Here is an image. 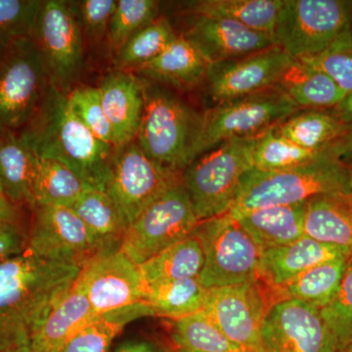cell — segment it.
I'll list each match as a JSON object with an SVG mask.
<instances>
[{
	"instance_id": "6da1fadb",
	"label": "cell",
	"mask_w": 352,
	"mask_h": 352,
	"mask_svg": "<svg viewBox=\"0 0 352 352\" xmlns=\"http://www.w3.org/2000/svg\"><path fill=\"white\" fill-rule=\"evenodd\" d=\"M80 272L29 249L0 263V349L30 344Z\"/></svg>"
},
{
	"instance_id": "7a4b0ae2",
	"label": "cell",
	"mask_w": 352,
	"mask_h": 352,
	"mask_svg": "<svg viewBox=\"0 0 352 352\" xmlns=\"http://www.w3.org/2000/svg\"><path fill=\"white\" fill-rule=\"evenodd\" d=\"M17 133L34 156L59 162L92 188L105 190L113 147L80 122L67 94L50 85L31 120Z\"/></svg>"
},
{
	"instance_id": "3957f363",
	"label": "cell",
	"mask_w": 352,
	"mask_h": 352,
	"mask_svg": "<svg viewBox=\"0 0 352 352\" xmlns=\"http://www.w3.org/2000/svg\"><path fill=\"white\" fill-rule=\"evenodd\" d=\"M351 166L325 150L316 159L280 171L252 168L243 177L231 217L275 206L305 203L317 196L351 193Z\"/></svg>"
},
{
	"instance_id": "277c9868",
	"label": "cell",
	"mask_w": 352,
	"mask_h": 352,
	"mask_svg": "<svg viewBox=\"0 0 352 352\" xmlns=\"http://www.w3.org/2000/svg\"><path fill=\"white\" fill-rule=\"evenodd\" d=\"M143 87L144 111L135 141L153 161L182 173L198 157L203 115L160 85Z\"/></svg>"
},
{
	"instance_id": "5b68a950",
	"label": "cell",
	"mask_w": 352,
	"mask_h": 352,
	"mask_svg": "<svg viewBox=\"0 0 352 352\" xmlns=\"http://www.w3.org/2000/svg\"><path fill=\"white\" fill-rule=\"evenodd\" d=\"M254 138L229 139L183 170L182 182L199 221L227 214L252 166Z\"/></svg>"
},
{
	"instance_id": "8992f818",
	"label": "cell",
	"mask_w": 352,
	"mask_h": 352,
	"mask_svg": "<svg viewBox=\"0 0 352 352\" xmlns=\"http://www.w3.org/2000/svg\"><path fill=\"white\" fill-rule=\"evenodd\" d=\"M194 235L204 254L199 282L207 289L259 279L261 251L238 220L227 214L199 222Z\"/></svg>"
},
{
	"instance_id": "52a82bcc",
	"label": "cell",
	"mask_w": 352,
	"mask_h": 352,
	"mask_svg": "<svg viewBox=\"0 0 352 352\" xmlns=\"http://www.w3.org/2000/svg\"><path fill=\"white\" fill-rule=\"evenodd\" d=\"M351 29L352 1L283 0L273 41L293 59H305L319 54Z\"/></svg>"
},
{
	"instance_id": "ba28073f",
	"label": "cell",
	"mask_w": 352,
	"mask_h": 352,
	"mask_svg": "<svg viewBox=\"0 0 352 352\" xmlns=\"http://www.w3.org/2000/svg\"><path fill=\"white\" fill-rule=\"evenodd\" d=\"M300 110L277 85L217 104L203 115L198 157L229 139L261 135Z\"/></svg>"
},
{
	"instance_id": "9c48e42d",
	"label": "cell",
	"mask_w": 352,
	"mask_h": 352,
	"mask_svg": "<svg viewBox=\"0 0 352 352\" xmlns=\"http://www.w3.org/2000/svg\"><path fill=\"white\" fill-rule=\"evenodd\" d=\"M34 39L51 87L68 94L82 76L85 65L82 29L73 2L43 1Z\"/></svg>"
},
{
	"instance_id": "30bf717a",
	"label": "cell",
	"mask_w": 352,
	"mask_h": 352,
	"mask_svg": "<svg viewBox=\"0 0 352 352\" xmlns=\"http://www.w3.org/2000/svg\"><path fill=\"white\" fill-rule=\"evenodd\" d=\"M47 73L32 38L9 44L0 58V135L19 132L31 120L46 89Z\"/></svg>"
},
{
	"instance_id": "8fae6325",
	"label": "cell",
	"mask_w": 352,
	"mask_h": 352,
	"mask_svg": "<svg viewBox=\"0 0 352 352\" xmlns=\"http://www.w3.org/2000/svg\"><path fill=\"white\" fill-rule=\"evenodd\" d=\"M182 177V173L153 161L134 140L113 147L105 191L129 226Z\"/></svg>"
},
{
	"instance_id": "7c38bea8",
	"label": "cell",
	"mask_w": 352,
	"mask_h": 352,
	"mask_svg": "<svg viewBox=\"0 0 352 352\" xmlns=\"http://www.w3.org/2000/svg\"><path fill=\"white\" fill-rule=\"evenodd\" d=\"M199 222L182 182L171 187L127 227L120 251L140 265L188 238Z\"/></svg>"
},
{
	"instance_id": "4fadbf2b",
	"label": "cell",
	"mask_w": 352,
	"mask_h": 352,
	"mask_svg": "<svg viewBox=\"0 0 352 352\" xmlns=\"http://www.w3.org/2000/svg\"><path fill=\"white\" fill-rule=\"evenodd\" d=\"M264 352H338L320 309L295 298L271 303L261 329Z\"/></svg>"
},
{
	"instance_id": "5bb4252c",
	"label": "cell",
	"mask_w": 352,
	"mask_h": 352,
	"mask_svg": "<svg viewBox=\"0 0 352 352\" xmlns=\"http://www.w3.org/2000/svg\"><path fill=\"white\" fill-rule=\"evenodd\" d=\"M272 300L261 279L208 289L203 311L221 332L250 352H264L261 329Z\"/></svg>"
},
{
	"instance_id": "9a60e30c",
	"label": "cell",
	"mask_w": 352,
	"mask_h": 352,
	"mask_svg": "<svg viewBox=\"0 0 352 352\" xmlns=\"http://www.w3.org/2000/svg\"><path fill=\"white\" fill-rule=\"evenodd\" d=\"M293 59L279 46L208 65L205 82L214 105L277 85Z\"/></svg>"
},
{
	"instance_id": "2e32d148",
	"label": "cell",
	"mask_w": 352,
	"mask_h": 352,
	"mask_svg": "<svg viewBox=\"0 0 352 352\" xmlns=\"http://www.w3.org/2000/svg\"><path fill=\"white\" fill-rule=\"evenodd\" d=\"M28 249L50 261L82 266L97 256L92 236L71 208L36 206Z\"/></svg>"
},
{
	"instance_id": "e0dca14e",
	"label": "cell",
	"mask_w": 352,
	"mask_h": 352,
	"mask_svg": "<svg viewBox=\"0 0 352 352\" xmlns=\"http://www.w3.org/2000/svg\"><path fill=\"white\" fill-rule=\"evenodd\" d=\"M76 282L85 289L96 316L142 303L138 265L120 250L89 259Z\"/></svg>"
},
{
	"instance_id": "ac0fdd59",
	"label": "cell",
	"mask_w": 352,
	"mask_h": 352,
	"mask_svg": "<svg viewBox=\"0 0 352 352\" xmlns=\"http://www.w3.org/2000/svg\"><path fill=\"white\" fill-rule=\"evenodd\" d=\"M208 63L245 56L275 45L272 36L221 18L195 16L184 36Z\"/></svg>"
},
{
	"instance_id": "d6986e66",
	"label": "cell",
	"mask_w": 352,
	"mask_h": 352,
	"mask_svg": "<svg viewBox=\"0 0 352 352\" xmlns=\"http://www.w3.org/2000/svg\"><path fill=\"white\" fill-rule=\"evenodd\" d=\"M98 89L113 147L135 140L144 111L142 80L132 72L113 69L102 80Z\"/></svg>"
},
{
	"instance_id": "ffe728a7",
	"label": "cell",
	"mask_w": 352,
	"mask_h": 352,
	"mask_svg": "<svg viewBox=\"0 0 352 352\" xmlns=\"http://www.w3.org/2000/svg\"><path fill=\"white\" fill-rule=\"evenodd\" d=\"M349 254L347 250L303 236L291 244L261 252L259 279L274 289L309 268Z\"/></svg>"
},
{
	"instance_id": "44dd1931",
	"label": "cell",
	"mask_w": 352,
	"mask_h": 352,
	"mask_svg": "<svg viewBox=\"0 0 352 352\" xmlns=\"http://www.w3.org/2000/svg\"><path fill=\"white\" fill-rule=\"evenodd\" d=\"M95 317L96 314L85 289L75 282L66 298L51 311L32 336L30 342L31 352H59Z\"/></svg>"
},
{
	"instance_id": "7402d4cb",
	"label": "cell",
	"mask_w": 352,
	"mask_h": 352,
	"mask_svg": "<svg viewBox=\"0 0 352 352\" xmlns=\"http://www.w3.org/2000/svg\"><path fill=\"white\" fill-rule=\"evenodd\" d=\"M305 236L352 252V198L349 194L317 196L305 203Z\"/></svg>"
},
{
	"instance_id": "603a6c76",
	"label": "cell",
	"mask_w": 352,
	"mask_h": 352,
	"mask_svg": "<svg viewBox=\"0 0 352 352\" xmlns=\"http://www.w3.org/2000/svg\"><path fill=\"white\" fill-rule=\"evenodd\" d=\"M305 203L256 208L235 217V219L263 252L291 244L305 236Z\"/></svg>"
},
{
	"instance_id": "cb8c5ba5",
	"label": "cell",
	"mask_w": 352,
	"mask_h": 352,
	"mask_svg": "<svg viewBox=\"0 0 352 352\" xmlns=\"http://www.w3.org/2000/svg\"><path fill=\"white\" fill-rule=\"evenodd\" d=\"M71 208L94 238L97 254L120 251L129 226L105 190L87 189Z\"/></svg>"
},
{
	"instance_id": "d4e9b609",
	"label": "cell",
	"mask_w": 352,
	"mask_h": 352,
	"mask_svg": "<svg viewBox=\"0 0 352 352\" xmlns=\"http://www.w3.org/2000/svg\"><path fill=\"white\" fill-rule=\"evenodd\" d=\"M208 60L184 36H176L161 54L136 71L155 82L191 87L205 80Z\"/></svg>"
},
{
	"instance_id": "484cf974",
	"label": "cell",
	"mask_w": 352,
	"mask_h": 352,
	"mask_svg": "<svg viewBox=\"0 0 352 352\" xmlns=\"http://www.w3.org/2000/svg\"><path fill=\"white\" fill-rule=\"evenodd\" d=\"M276 85L300 110H331L346 94L323 72L300 60L293 62Z\"/></svg>"
},
{
	"instance_id": "4316f807",
	"label": "cell",
	"mask_w": 352,
	"mask_h": 352,
	"mask_svg": "<svg viewBox=\"0 0 352 352\" xmlns=\"http://www.w3.org/2000/svg\"><path fill=\"white\" fill-rule=\"evenodd\" d=\"M36 156L17 132L0 135V184L4 195L16 207L34 208L32 195Z\"/></svg>"
},
{
	"instance_id": "83f0119b",
	"label": "cell",
	"mask_w": 352,
	"mask_h": 352,
	"mask_svg": "<svg viewBox=\"0 0 352 352\" xmlns=\"http://www.w3.org/2000/svg\"><path fill=\"white\" fill-rule=\"evenodd\" d=\"M349 256L309 268L272 291L274 300L295 298L323 309L339 291Z\"/></svg>"
},
{
	"instance_id": "f1b7e54d",
	"label": "cell",
	"mask_w": 352,
	"mask_h": 352,
	"mask_svg": "<svg viewBox=\"0 0 352 352\" xmlns=\"http://www.w3.org/2000/svg\"><path fill=\"white\" fill-rule=\"evenodd\" d=\"M282 3L283 0H200L187 2L186 7L195 16L233 21L273 38Z\"/></svg>"
},
{
	"instance_id": "f546056e",
	"label": "cell",
	"mask_w": 352,
	"mask_h": 352,
	"mask_svg": "<svg viewBox=\"0 0 352 352\" xmlns=\"http://www.w3.org/2000/svg\"><path fill=\"white\" fill-rule=\"evenodd\" d=\"M349 127L329 110H300L280 122L274 131L302 149L322 152L342 138Z\"/></svg>"
},
{
	"instance_id": "4dcf8cb0",
	"label": "cell",
	"mask_w": 352,
	"mask_h": 352,
	"mask_svg": "<svg viewBox=\"0 0 352 352\" xmlns=\"http://www.w3.org/2000/svg\"><path fill=\"white\" fill-rule=\"evenodd\" d=\"M204 254L198 238L192 233L186 239L138 265L143 287L175 280L199 278Z\"/></svg>"
},
{
	"instance_id": "1f68e13d",
	"label": "cell",
	"mask_w": 352,
	"mask_h": 352,
	"mask_svg": "<svg viewBox=\"0 0 352 352\" xmlns=\"http://www.w3.org/2000/svg\"><path fill=\"white\" fill-rule=\"evenodd\" d=\"M207 296L198 278H190L143 287L142 303L152 316L177 320L203 310Z\"/></svg>"
},
{
	"instance_id": "d6a6232c",
	"label": "cell",
	"mask_w": 352,
	"mask_h": 352,
	"mask_svg": "<svg viewBox=\"0 0 352 352\" xmlns=\"http://www.w3.org/2000/svg\"><path fill=\"white\" fill-rule=\"evenodd\" d=\"M92 188L68 166L36 156L32 195L36 206L72 208L80 197Z\"/></svg>"
},
{
	"instance_id": "836d02e7",
	"label": "cell",
	"mask_w": 352,
	"mask_h": 352,
	"mask_svg": "<svg viewBox=\"0 0 352 352\" xmlns=\"http://www.w3.org/2000/svg\"><path fill=\"white\" fill-rule=\"evenodd\" d=\"M144 316H152V314L143 303L99 315L59 352H109L122 329L134 319Z\"/></svg>"
},
{
	"instance_id": "e575fe53",
	"label": "cell",
	"mask_w": 352,
	"mask_h": 352,
	"mask_svg": "<svg viewBox=\"0 0 352 352\" xmlns=\"http://www.w3.org/2000/svg\"><path fill=\"white\" fill-rule=\"evenodd\" d=\"M170 333L182 352H250L229 340L203 310L173 320Z\"/></svg>"
},
{
	"instance_id": "d590c367",
	"label": "cell",
	"mask_w": 352,
	"mask_h": 352,
	"mask_svg": "<svg viewBox=\"0 0 352 352\" xmlns=\"http://www.w3.org/2000/svg\"><path fill=\"white\" fill-rule=\"evenodd\" d=\"M176 36L170 22L164 18H157L132 36L116 53L115 69L136 71L161 54Z\"/></svg>"
},
{
	"instance_id": "8d00e7d4",
	"label": "cell",
	"mask_w": 352,
	"mask_h": 352,
	"mask_svg": "<svg viewBox=\"0 0 352 352\" xmlns=\"http://www.w3.org/2000/svg\"><path fill=\"white\" fill-rule=\"evenodd\" d=\"M324 151L312 152L302 149L277 134L273 127L254 139L252 166L261 171L289 170L316 159Z\"/></svg>"
},
{
	"instance_id": "74e56055",
	"label": "cell",
	"mask_w": 352,
	"mask_h": 352,
	"mask_svg": "<svg viewBox=\"0 0 352 352\" xmlns=\"http://www.w3.org/2000/svg\"><path fill=\"white\" fill-rule=\"evenodd\" d=\"M157 13L159 2L155 0H118L107 34L115 53L136 32L157 20Z\"/></svg>"
},
{
	"instance_id": "f35d334b",
	"label": "cell",
	"mask_w": 352,
	"mask_h": 352,
	"mask_svg": "<svg viewBox=\"0 0 352 352\" xmlns=\"http://www.w3.org/2000/svg\"><path fill=\"white\" fill-rule=\"evenodd\" d=\"M320 69L347 94L352 90V29L315 56L300 59Z\"/></svg>"
},
{
	"instance_id": "ab89813d",
	"label": "cell",
	"mask_w": 352,
	"mask_h": 352,
	"mask_svg": "<svg viewBox=\"0 0 352 352\" xmlns=\"http://www.w3.org/2000/svg\"><path fill=\"white\" fill-rule=\"evenodd\" d=\"M67 96L73 112L95 138L113 146L112 131L102 107L98 87L76 85Z\"/></svg>"
},
{
	"instance_id": "60d3db41",
	"label": "cell",
	"mask_w": 352,
	"mask_h": 352,
	"mask_svg": "<svg viewBox=\"0 0 352 352\" xmlns=\"http://www.w3.org/2000/svg\"><path fill=\"white\" fill-rule=\"evenodd\" d=\"M320 311L338 340L339 349L352 344V252L347 258L337 295Z\"/></svg>"
},
{
	"instance_id": "b9f144b4",
	"label": "cell",
	"mask_w": 352,
	"mask_h": 352,
	"mask_svg": "<svg viewBox=\"0 0 352 352\" xmlns=\"http://www.w3.org/2000/svg\"><path fill=\"white\" fill-rule=\"evenodd\" d=\"M43 1L0 0V38L8 43L32 38Z\"/></svg>"
},
{
	"instance_id": "7bdbcfd3",
	"label": "cell",
	"mask_w": 352,
	"mask_h": 352,
	"mask_svg": "<svg viewBox=\"0 0 352 352\" xmlns=\"http://www.w3.org/2000/svg\"><path fill=\"white\" fill-rule=\"evenodd\" d=\"M82 31L92 41H98L108 34L118 1L116 0H83L73 2Z\"/></svg>"
},
{
	"instance_id": "ee69618b",
	"label": "cell",
	"mask_w": 352,
	"mask_h": 352,
	"mask_svg": "<svg viewBox=\"0 0 352 352\" xmlns=\"http://www.w3.org/2000/svg\"><path fill=\"white\" fill-rule=\"evenodd\" d=\"M28 249V235L17 223L0 226V263Z\"/></svg>"
},
{
	"instance_id": "f6af8a7d",
	"label": "cell",
	"mask_w": 352,
	"mask_h": 352,
	"mask_svg": "<svg viewBox=\"0 0 352 352\" xmlns=\"http://www.w3.org/2000/svg\"><path fill=\"white\" fill-rule=\"evenodd\" d=\"M336 159L347 166H352V124L342 138L338 139L328 148Z\"/></svg>"
},
{
	"instance_id": "bcb514c9",
	"label": "cell",
	"mask_w": 352,
	"mask_h": 352,
	"mask_svg": "<svg viewBox=\"0 0 352 352\" xmlns=\"http://www.w3.org/2000/svg\"><path fill=\"white\" fill-rule=\"evenodd\" d=\"M329 111L340 122L351 126L352 124V90L344 94L342 100Z\"/></svg>"
},
{
	"instance_id": "7dc6e473",
	"label": "cell",
	"mask_w": 352,
	"mask_h": 352,
	"mask_svg": "<svg viewBox=\"0 0 352 352\" xmlns=\"http://www.w3.org/2000/svg\"><path fill=\"white\" fill-rule=\"evenodd\" d=\"M113 352H166L148 340H129L116 347Z\"/></svg>"
},
{
	"instance_id": "c3c4849f",
	"label": "cell",
	"mask_w": 352,
	"mask_h": 352,
	"mask_svg": "<svg viewBox=\"0 0 352 352\" xmlns=\"http://www.w3.org/2000/svg\"><path fill=\"white\" fill-rule=\"evenodd\" d=\"M17 219V207L13 205L6 196L0 195V226L6 223H16Z\"/></svg>"
},
{
	"instance_id": "681fc988",
	"label": "cell",
	"mask_w": 352,
	"mask_h": 352,
	"mask_svg": "<svg viewBox=\"0 0 352 352\" xmlns=\"http://www.w3.org/2000/svg\"><path fill=\"white\" fill-rule=\"evenodd\" d=\"M0 352H31V347H30V344H20V346L0 349Z\"/></svg>"
},
{
	"instance_id": "f907efd6",
	"label": "cell",
	"mask_w": 352,
	"mask_h": 352,
	"mask_svg": "<svg viewBox=\"0 0 352 352\" xmlns=\"http://www.w3.org/2000/svg\"><path fill=\"white\" fill-rule=\"evenodd\" d=\"M10 43H7L4 39L0 38V58L2 57L3 53L6 52V48Z\"/></svg>"
},
{
	"instance_id": "816d5d0a",
	"label": "cell",
	"mask_w": 352,
	"mask_h": 352,
	"mask_svg": "<svg viewBox=\"0 0 352 352\" xmlns=\"http://www.w3.org/2000/svg\"><path fill=\"white\" fill-rule=\"evenodd\" d=\"M338 352H352V344H347V346L342 347Z\"/></svg>"
},
{
	"instance_id": "f5cc1de1",
	"label": "cell",
	"mask_w": 352,
	"mask_h": 352,
	"mask_svg": "<svg viewBox=\"0 0 352 352\" xmlns=\"http://www.w3.org/2000/svg\"><path fill=\"white\" fill-rule=\"evenodd\" d=\"M351 193H349V195H351V197L352 198V166H351Z\"/></svg>"
},
{
	"instance_id": "db71d44e",
	"label": "cell",
	"mask_w": 352,
	"mask_h": 352,
	"mask_svg": "<svg viewBox=\"0 0 352 352\" xmlns=\"http://www.w3.org/2000/svg\"><path fill=\"white\" fill-rule=\"evenodd\" d=\"M0 195L6 196L4 195L3 190H2L1 184H0Z\"/></svg>"
},
{
	"instance_id": "11a10c76",
	"label": "cell",
	"mask_w": 352,
	"mask_h": 352,
	"mask_svg": "<svg viewBox=\"0 0 352 352\" xmlns=\"http://www.w3.org/2000/svg\"><path fill=\"white\" fill-rule=\"evenodd\" d=\"M171 352H182V351H177V349H173V351H171Z\"/></svg>"
}]
</instances>
